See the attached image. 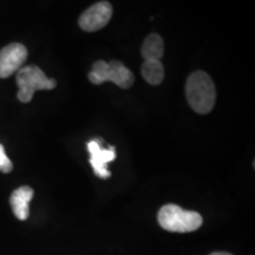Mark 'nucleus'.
<instances>
[{"label":"nucleus","mask_w":255,"mask_h":255,"mask_svg":"<svg viewBox=\"0 0 255 255\" xmlns=\"http://www.w3.org/2000/svg\"><path fill=\"white\" fill-rule=\"evenodd\" d=\"M102 139H92L88 143V150L90 152V164L92 165L96 176L101 178H109L111 173L108 170L107 163L116 158V151L114 146L103 149L101 145Z\"/></svg>","instance_id":"7"},{"label":"nucleus","mask_w":255,"mask_h":255,"mask_svg":"<svg viewBox=\"0 0 255 255\" xmlns=\"http://www.w3.org/2000/svg\"><path fill=\"white\" fill-rule=\"evenodd\" d=\"M186 96L195 113L206 115L212 111L216 101V90L209 75L203 71L193 72L187 79Z\"/></svg>","instance_id":"1"},{"label":"nucleus","mask_w":255,"mask_h":255,"mask_svg":"<svg viewBox=\"0 0 255 255\" xmlns=\"http://www.w3.org/2000/svg\"><path fill=\"white\" fill-rule=\"evenodd\" d=\"M210 255H232V254L226 253V252H215V253H212Z\"/></svg>","instance_id":"12"},{"label":"nucleus","mask_w":255,"mask_h":255,"mask_svg":"<svg viewBox=\"0 0 255 255\" xmlns=\"http://www.w3.org/2000/svg\"><path fill=\"white\" fill-rule=\"evenodd\" d=\"M18 94L17 97L21 103H28L38 90H52L57 87V81L47 78L41 70L36 65L24 66L17 73Z\"/></svg>","instance_id":"4"},{"label":"nucleus","mask_w":255,"mask_h":255,"mask_svg":"<svg viewBox=\"0 0 255 255\" xmlns=\"http://www.w3.org/2000/svg\"><path fill=\"white\" fill-rule=\"evenodd\" d=\"M89 81L96 85L103 84L104 82H113L121 89H129L132 87L135 77L121 60H111L109 63L97 60L89 72Z\"/></svg>","instance_id":"3"},{"label":"nucleus","mask_w":255,"mask_h":255,"mask_svg":"<svg viewBox=\"0 0 255 255\" xmlns=\"http://www.w3.org/2000/svg\"><path fill=\"white\" fill-rule=\"evenodd\" d=\"M27 50L23 44L12 43L0 50V78H7L23 68Z\"/></svg>","instance_id":"6"},{"label":"nucleus","mask_w":255,"mask_h":255,"mask_svg":"<svg viewBox=\"0 0 255 255\" xmlns=\"http://www.w3.org/2000/svg\"><path fill=\"white\" fill-rule=\"evenodd\" d=\"M34 191L31 187L23 186L19 187L18 189H15L13 193L11 194L9 197V203H11L12 210H13L14 215L17 216V219L20 221H25L30 215V201L33 197Z\"/></svg>","instance_id":"8"},{"label":"nucleus","mask_w":255,"mask_h":255,"mask_svg":"<svg viewBox=\"0 0 255 255\" xmlns=\"http://www.w3.org/2000/svg\"><path fill=\"white\" fill-rule=\"evenodd\" d=\"M142 57L146 60H161L164 53L163 39L157 33H152L145 38L142 45Z\"/></svg>","instance_id":"9"},{"label":"nucleus","mask_w":255,"mask_h":255,"mask_svg":"<svg viewBox=\"0 0 255 255\" xmlns=\"http://www.w3.org/2000/svg\"><path fill=\"white\" fill-rule=\"evenodd\" d=\"M12 169H13V164L9 161V158L6 155L4 146L0 144V171L7 174L11 173Z\"/></svg>","instance_id":"11"},{"label":"nucleus","mask_w":255,"mask_h":255,"mask_svg":"<svg viewBox=\"0 0 255 255\" xmlns=\"http://www.w3.org/2000/svg\"><path fill=\"white\" fill-rule=\"evenodd\" d=\"M158 223L162 228L173 233H190L202 226V216L197 212L186 210L176 205H165L159 209Z\"/></svg>","instance_id":"2"},{"label":"nucleus","mask_w":255,"mask_h":255,"mask_svg":"<svg viewBox=\"0 0 255 255\" xmlns=\"http://www.w3.org/2000/svg\"><path fill=\"white\" fill-rule=\"evenodd\" d=\"M113 15V6L108 1L96 2L79 17L78 24L82 30L87 32H95L103 28L109 23Z\"/></svg>","instance_id":"5"},{"label":"nucleus","mask_w":255,"mask_h":255,"mask_svg":"<svg viewBox=\"0 0 255 255\" xmlns=\"http://www.w3.org/2000/svg\"><path fill=\"white\" fill-rule=\"evenodd\" d=\"M141 72L143 78L151 85L161 84L164 78V66L161 60H146L143 63Z\"/></svg>","instance_id":"10"}]
</instances>
